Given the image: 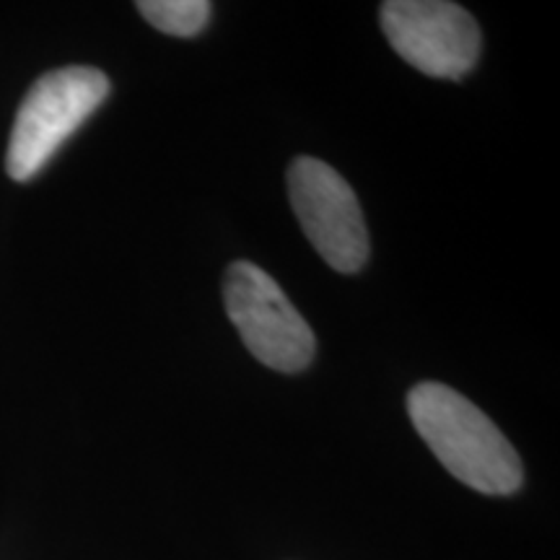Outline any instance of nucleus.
Masks as SVG:
<instances>
[{"label": "nucleus", "instance_id": "f257e3e1", "mask_svg": "<svg viewBox=\"0 0 560 560\" xmlns=\"http://www.w3.org/2000/svg\"><path fill=\"white\" fill-rule=\"evenodd\" d=\"M408 412L420 439L467 488L488 495L520 490L524 480L520 454L493 420L457 389L420 382L408 395Z\"/></svg>", "mask_w": 560, "mask_h": 560}, {"label": "nucleus", "instance_id": "f03ea898", "mask_svg": "<svg viewBox=\"0 0 560 560\" xmlns=\"http://www.w3.org/2000/svg\"><path fill=\"white\" fill-rule=\"evenodd\" d=\"M109 79L96 68H60L45 73L24 96L13 122L5 170L16 182L37 177L66 140L100 109Z\"/></svg>", "mask_w": 560, "mask_h": 560}, {"label": "nucleus", "instance_id": "7ed1b4c3", "mask_svg": "<svg viewBox=\"0 0 560 560\" xmlns=\"http://www.w3.org/2000/svg\"><path fill=\"white\" fill-rule=\"evenodd\" d=\"M223 301L231 325L257 361L283 374L310 366L317 350L312 327L262 268L247 260L229 265Z\"/></svg>", "mask_w": 560, "mask_h": 560}, {"label": "nucleus", "instance_id": "20e7f679", "mask_svg": "<svg viewBox=\"0 0 560 560\" xmlns=\"http://www.w3.org/2000/svg\"><path fill=\"white\" fill-rule=\"evenodd\" d=\"M293 213L319 257L338 272H359L369 260V231L359 198L325 161L299 156L289 170Z\"/></svg>", "mask_w": 560, "mask_h": 560}, {"label": "nucleus", "instance_id": "39448f33", "mask_svg": "<svg viewBox=\"0 0 560 560\" xmlns=\"http://www.w3.org/2000/svg\"><path fill=\"white\" fill-rule=\"evenodd\" d=\"M382 30L395 52L433 79H462L480 55V30L457 3L446 0H389L382 5Z\"/></svg>", "mask_w": 560, "mask_h": 560}, {"label": "nucleus", "instance_id": "423d86ee", "mask_svg": "<svg viewBox=\"0 0 560 560\" xmlns=\"http://www.w3.org/2000/svg\"><path fill=\"white\" fill-rule=\"evenodd\" d=\"M140 16L172 37H195L210 19L208 0H140Z\"/></svg>", "mask_w": 560, "mask_h": 560}]
</instances>
